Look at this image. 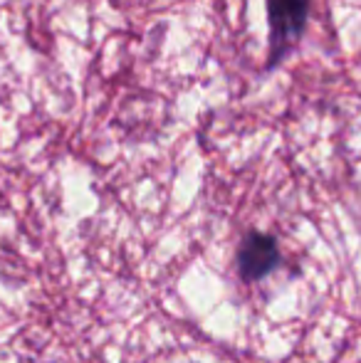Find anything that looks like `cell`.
I'll use <instances>...</instances> for the list:
<instances>
[{
  "label": "cell",
  "mask_w": 361,
  "mask_h": 363,
  "mask_svg": "<svg viewBox=\"0 0 361 363\" xmlns=\"http://www.w3.org/2000/svg\"><path fill=\"white\" fill-rule=\"evenodd\" d=\"M312 0H265L267 25H270V55L267 69H274L284 62L289 52L299 45L309 20Z\"/></svg>",
  "instance_id": "1"
},
{
  "label": "cell",
  "mask_w": 361,
  "mask_h": 363,
  "mask_svg": "<svg viewBox=\"0 0 361 363\" xmlns=\"http://www.w3.org/2000/svg\"><path fill=\"white\" fill-rule=\"evenodd\" d=\"M238 274L243 282H257V279L267 277L272 269L279 264V245L272 235L252 230L238 245Z\"/></svg>",
  "instance_id": "2"
}]
</instances>
